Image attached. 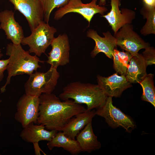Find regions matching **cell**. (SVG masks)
<instances>
[{
    "mask_svg": "<svg viewBox=\"0 0 155 155\" xmlns=\"http://www.w3.org/2000/svg\"><path fill=\"white\" fill-rule=\"evenodd\" d=\"M40 104L37 124L46 129L61 131L70 119L86 109L73 100L61 101L54 94H43L39 97Z\"/></svg>",
    "mask_w": 155,
    "mask_h": 155,
    "instance_id": "obj_1",
    "label": "cell"
},
{
    "mask_svg": "<svg viewBox=\"0 0 155 155\" xmlns=\"http://www.w3.org/2000/svg\"><path fill=\"white\" fill-rule=\"evenodd\" d=\"M107 97L98 85L78 81L67 85L59 95V98L63 101L72 99L77 104H86L87 111L102 106Z\"/></svg>",
    "mask_w": 155,
    "mask_h": 155,
    "instance_id": "obj_2",
    "label": "cell"
},
{
    "mask_svg": "<svg viewBox=\"0 0 155 155\" xmlns=\"http://www.w3.org/2000/svg\"><path fill=\"white\" fill-rule=\"evenodd\" d=\"M6 55L9 57L6 68L8 76L5 84L1 88V93L5 91L6 86L10 84L12 77L24 74L30 75L41 67L39 62H44L37 56L30 55L28 51L22 48L21 44L17 45L12 43L8 44Z\"/></svg>",
    "mask_w": 155,
    "mask_h": 155,
    "instance_id": "obj_3",
    "label": "cell"
},
{
    "mask_svg": "<svg viewBox=\"0 0 155 155\" xmlns=\"http://www.w3.org/2000/svg\"><path fill=\"white\" fill-rule=\"evenodd\" d=\"M25 83L26 94L39 97L42 94H51L55 90L59 73L57 69L51 67L45 73L36 71L30 75Z\"/></svg>",
    "mask_w": 155,
    "mask_h": 155,
    "instance_id": "obj_4",
    "label": "cell"
},
{
    "mask_svg": "<svg viewBox=\"0 0 155 155\" xmlns=\"http://www.w3.org/2000/svg\"><path fill=\"white\" fill-rule=\"evenodd\" d=\"M57 32L56 28L44 21L31 31L30 35L24 37L21 44L28 45L30 53H33L37 56L40 57L51 45Z\"/></svg>",
    "mask_w": 155,
    "mask_h": 155,
    "instance_id": "obj_5",
    "label": "cell"
},
{
    "mask_svg": "<svg viewBox=\"0 0 155 155\" xmlns=\"http://www.w3.org/2000/svg\"><path fill=\"white\" fill-rule=\"evenodd\" d=\"M112 98L107 97L104 104L95 111L96 115L103 118L112 128L121 127L130 133L136 127L135 122L131 117L113 105Z\"/></svg>",
    "mask_w": 155,
    "mask_h": 155,
    "instance_id": "obj_6",
    "label": "cell"
},
{
    "mask_svg": "<svg viewBox=\"0 0 155 155\" xmlns=\"http://www.w3.org/2000/svg\"><path fill=\"white\" fill-rule=\"evenodd\" d=\"M98 0H92L88 3H84L82 0H69L66 5L59 8L55 11L54 18L57 20L68 13H77L81 15L88 22L89 26L95 14L99 13L103 16L108 10L105 6H100L97 4Z\"/></svg>",
    "mask_w": 155,
    "mask_h": 155,
    "instance_id": "obj_7",
    "label": "cell"
},
{
    "mask_svg": "<svg viewBox=\"0 0 155 155\" xmlns=\"http://www.w3.org/2000/svg\"><path fill=\"white\" fill-rule=\"evenodd\" d=\"M113 36L116 39L117 46L133 56L137 55L140 50L150 45L134 30L131 24L122 26Z\"/></svg>",
    "mask_w": 155,
    "mask_h": 155,
    "instance_id": "obj_8",
    "label": "cell"
},
{
    "mask_svg": "<svg viewBox=\"0 0 155 155\" xmlns=\"http://www.w3.org/2000/svg\"><path fill=\"white\" fill-rule=\"evenodd\" d=\"M39 104V97L25 94L20 98L16 104L14 118L23 128L32 122L37 124Z\"/></svg>",
    "mask_w": 155,
    "mask_h": 155,
    "instance_id": "obj_9",
    "label": "cell"
},
{
    "mask_svg": "<svg viewBox=\"0 0 155 155\" xmlns=\"http://www.w3.org/2000/svg\"><path fill=\"white\" fill-rule=\"evenodd\" d=\"M25 17L31 31L44 21L43 8L40 0H8Z\"/></svg>",
    "mask_w": 155,
    "mask_h": 155,
    "instance_id": "obj_10",
    "label": "cell"
},
{
    "mask_svg": "<svg viewBox=\"0 0 155 155\" xmlns=\"http://www.w3.org/2000/svg\"><path fill=\"white\" fill-rule=\"evenodd\" d=\"M120 0H111V8L107 14L101 16L108 21L115 34L124 25L131 24L136 18V12L126 8L121 10Z\"/></svg>",
    "mask_w": 155,
    "mask_h": 155,
    "instance_id": "obj_11",
    "label": "cell"
},
{
    "mask_svg": "<svg viewBox=\"0 0 155 155\" xmlns=\"http://www.w3.org/2000/svg\"><path fill=\"white\" fill-rule=\"evenodd\" d=\"M51 45L52 49L49 53L46 62L51 67L57 69L60 66L69 63L70 47L66 34H59L55 38Z\"/></svg>",
    "mask_w": 155,
    "mask_h": 155,
    "instance_id": "obj_12",
    "label": "cell"
},
{
    "mask_svg": "<svg viewBox=\"0 0 155 155\" xmlns=\"http://www.w3.org/2000/svg\"><path fill=\"white\" fill-rule=\"evenodd\" d=\"M98 85L107 96L119 97L125 90L131 86L125 76L116 73L107 77L97 75Z\"/></svg>",
    "mask_w": 155,
    "mask_h": 155,
    "instance_id": "obj_13",
    "label": "cell"
},
{
    "mask_svg": "<svg viewBox=\"0 0 155 155\" xmlns=\"http://www.w3.org/2000/svg\"><path fill=\"white\" fill-rule=\"evenodd\" d=\"M102 34L104 37L100 36L94 29H89L87 31L86 36L92 39L95 43L94 49L90 53L91 56L94 58L102 52L108 58H112L113 50L117 46L116 39L109 31Z\"/></svg>",
    "mask_w": 155,
    "mask_h": 155,
    "instance_id": "obj_14",
    "label": "cell"
},
{
    "mask_svg": "<svg viewBox=\"0 0 155 155\" xmlns=\"http://www.w3.org/2000/svg\"><path fill=\"white\" fill-rule=\"evenodd\" d=\"M0 27L5 32L7 38L15 44H21L24 37L22 26L15 19L14 12L5 9L0 12Z\"/></svg>",
    "mask_w": 155,
    "mask_h": 155,
    "instance_id": "obj_15",
    "label": "cell"
},
{
    "mask_svg": "<svg viewBox=\"0 0 155 155\" xmlns=\"http://www.w3.org/2000/svg\"><path fill=\"white\" fill-rule=\"evenodd\" d=\"M23 128L20 134V137L25 142L34 144L42 140L49 141L58 131L55 130H46L43 125H36L33 122Z\"/></svg>",
    "mask_w": 155,
    "mask_h": 155,
    "instance_id": "obj_16",
    "label": "cell"
},
{
    "mask_svg": "<svg viewBox=\"0 0 155 155\" xmlns=\"http://www.w3.org/2000/svg\"><path fill=\"white\" fill-rule=\"evenodd\" d=\"M96 115L95 111L86 110L71 118L63 127L61 131L69 137L75 139L80 131Z\"/></svg>",
    "mask_w": 155,
    "mask_h": 155,
    "instance_id": "obj_17",
    "label": "cell"
},
{
    "mask_svg": "<svg viewBox=\"0 0 155 155\" xmlns=\"http://www.w3.org/2000/svg\"><path fill=\"white\" fill-rule=\"evenodd\" d=\"M147 66L142 54L133 56L125 75L127 79L131 84L140 83L147 74Z\"/></svg>",
    "mask_w": 155,
    "mask_h": 155,
    "instance_id": "obj_18",
    "label": "cell"
},
{
    "mask_svg": "<svg viewBox=\"0 0 155 155\" xmlns=\"http://www.w3.org/2000/svg\"><path fill=\"white\" fill-rule=\"evenodd\" d=\"M76 137L82 152L90 153L101 147L100 142L93 132L92 121L89 122Z\"/></svg>",
    "mask_w": 155,
    "mask_h": 155,
    "instance_id": "obj_19",
    "label": "cell"
},
{
    "mask_svg": "<svg viewBox=\"0 0 155 155\" xmlns=\"http://www.w3.org/2000/svg\"><path fill=\"white\" fill-rule=\"evenodd\" d=\"M47 145L50 150L54 147H61L72 155H77L82 152L76 140L69 137L61 131L48 141Z\"/></svg>",
    "mask_w": 155,
    "mask_h": 155,
    "instance_id": "obj_20",
    "label": "cell"
},
{
    "mask_svg": "<svg viewBox=\"0 0 155 155\" xmlns=\"http://www.w3.org/2000/svg\"><path fill=\"white\" fill-rule=\"evenodd\" d=\"M141 14L146 21L140 30L143 36L155 34V6L151 7L145 4L140 10Z\"/></svg>",
    "mask_w": 155,
    "mask_h": 155,
    "instance_id": "obj_21",
    "label": "cell"
},
{
    "mask_svg": "<svg viewBox=\"0 0 155 155\" xmlns=\"http://www.w3.org/2000/svg\"><path fill=\"white\" fill-rule=\"evenodd\" d=\"M127 52L121 51L116 48L113 50V67L118 73L125 76L129 62L132 57Z\"/></svg>",
    "mask_w": 155,
    "mask_h": 155,
    "instance_id": "obj_22",
    "label": "cell"
},
{
    "mask_svg": "<svg viewBox=\"0 0 155 155\" xmlns=\"http://www.w3.org/2000/svg\"><path fill=\"white\" fill-rule=\"evenodd\" d=\"M154 76V74L151 73L147 74L139 83L143 89L142 100L150 103L155 107V88L153 80Z\"/></svg>",
    "mask_w": 155,
    "mask_h": 155,
    "instance_id": "obj_23",
    "label": "cell"
},
{
    "mask_svg": "<svg viewBox=\"0 0 155 155\" xmlns=\"http://www.w3.org/2000/svg\"><path fill=\"white\" fill-rule=\"evenodd\" d=\"M69 0H40L44 14V21L48 23L51 13L56 8H60L66 5Z\"/></svg>",
    "mask_w": 155,
    "mask_h": 155,
    "instance_id": "obj_24",
    "label": "cell"
},
{
    "mask_svg": "<svg viewBox=\"0 0 155 155\" xmlns=\"http://www.w3.org/2000/svg\"><path fill=\"white\" fill-rule=\"evenodd\" d=\"M142 54L147 66L155 63V49L150 46L145 49Z\"/></svg>",
    "mask_w": 155,
    "mask_h": 155,
    "instance_id": "obj_25",
    "label": "cell"
},
{
    "mask_svg": "<svg viewBox=\"0 0 155 155\" xmlns=\"http://www.w3.org/2000/svg\"><path fill=\"white\" fill-rule=\"evenodd\" d=\"M9 59L0 60V82L4 78V72L6 69L9 63Z\"/></svg>",
    "mask_w": 155,
    "mask_h": 155,
    "instance_id": "obj_26",
    "label": "cell"
},
{
    "mask_svg": "<svg viewBox=\"0 0 155 155\" xmlns=\"http://www.w3.org/2000/svg\"><path fill=\"white\" fill-rule=\"evenodd\" d=\"M144 4L150 6H155V0H142Z\"/></svg>",
    "mask_w": 155,
    "mask_h": 155,
    "instance_id": "obj_27",
    "label": "cell"
},
{
    "mask_svg": "<svg viewBox=\"0 0 155 155\" xmlns=\"http://www.w3.org/2000/svg\"><path fill=\"white\" fill-rule=\"evenodd\" d=\"M98 5L100 6H104L106 3L107 0H99ZM121 0H120L121 1Z\"/></svg>",
    "mask_w": 155,
    "mask_h": 155,
    "instance_id": "obj_28",
    "label": "cell"
},
{
    "mask_svg": "<svg viewBox=\"0 0 155 155\" xmlns=\"http://www.w3.org/2000/svg\"><path fill=\"white\" fill-rule=\"evenodd\" d=\"M1 29V28L0 27V29ZM3 54L1 52V50L0 49V58H1V57L3 56Z\"/></svg>",
    "mask_w": 155,
    "mask_h": 155,
    "instance_id": "obj_29",
    "label": "cell"
},
{
    "mask_svg": "<svg viewBox=\"0 0 155 155\" xmlns=\"http://www.w3.org/2000/svg\"><path fill=\"white\" fill-rule=\"evenodd\" d=\"M1 102V100H0V103ZM1 113L0 112V116H1Z\"/></svg>",
    "mask_w": 155,
    "mask_h": 155,
    "instance_id": "obj_30",
    "label": "cell"
},
{
    "mask_svg": "<svg viewBox=\"0 0 155 155\" xmlns=\"http://www.w3.org/2000/svg\"></svg>",
    "mask_w": 155,
    "mask_h": 155,
    "instance_id": "obj_31",
    "label": "cell"
}]
</instances>
